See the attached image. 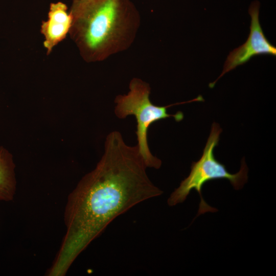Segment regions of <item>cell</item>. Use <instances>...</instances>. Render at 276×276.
I'll return each instance as SVG.
<instances>
[{
    "instance_id": "8992f818",
    "label": "cell",
    "mask_w": 276,
    "mask_h": 276,
    "mask_svg": "<svg viewBox=\"0 0 276 276\" xmlns=\"http://www.w3.org/2000/svg\"><path fill=\"white\" fill-rule=\"evenodd\" d=\"M67 10L66 5L61 2L51 3L48 19L42 22L40 31L44 38L43 46L48 55L69 33L72 24V17Z\"/></svg>"
},
{
    "instance_id": "7a4b0ae2",
    "label": "cell",
    "mask_w": 276,
    "mask_h": 276,
    "mask_svg": "<svg viewBox=\"0 0 276 276\" xmlns=\"http://www.w3.org/2000/svg\"><path fill=\"white\" fill-rule=\"evenodd\" d=\"M69 34L87 62L106 60L127 50L141 18L131 0H73Z\"/></svg>"
},
{
    "instance_id": "277c9868",
    "label": "cell",
    "mask_w": 276,
    "mask_h": 276,
    "mask_svg": "<svg viewBox=\"0 0 276 276\" xmlns=\"http://www.w3.org/2000/svg\"><path fill=\"white\" fill-rule=\"evenodd\" d=\"M129 88L127 94L116 97L115 114L119 119H124L129 115L135 117L136 146L139 153L147 168L159 169L162 161L152 154L148 147V128L153 123L171 117L176 121H180L183 119V115L181 112L175 114H169L167 108L171 105L158 106L153 104L149 99L150 85L141 79L133 78L129 83Z\"/></svg>"
},
{
    "instance_id": "6da1fadb",
    "label": "cell",
    "mask_w": 276,
    "mask_h": 276,
    "mask_svg": "<svg viewBox=\"0 0 276 276\" xmlns=\"http://www.w3.org/2000/svg\"><path fill=\"white\" fill-rule=\"evenodd\" d=\"M137 146L127 145L121 133L107 136L104 152L95 168L68 196L66 232L49 276H64L86 247L118 216L163 192L149 179Z\"/></svg>"
},
{
    "instance_id": "5b68a950",
    "label": "cell",
    "mask_w": 276,
    "mask_h": 276,
    "mask_svg": "<svg viewBox=\"0 0 276 276\" xmlns=\"http://www.w3.org/2000/svg\"><path fill=\"white\" fill-rule=\"evenodd\" d=\"M259 8L258 1L251 3L248 10L251 17L250 33L247 40L229 53L221 74L215 81L210 84V87H213L217 81L225 74L246 63L254 56L263 54L276 56V48L267 40L260 24Z\"/></svg>"
},
{
    "instance_id": "52a82bcc",
    "label": "cell",
    "mask_w": 276,
    "mask_h": 276,
    "mask_svg": "<svg viewBox=\"0 0 276 276\" xmlns=\"http://www.w3.org/2000/svg\"><path fill=\"white\" fill-rule=\"evenodd\" d=\"M15 165L9 152L0 146V201L13 199L16 191Z\"/></svg>"
},
{
    "instance_id": "3957f363",
    "label": "cell",
    "mask_w": 276,
    "mask_h": 276,
    "mask_svg": "<svg viewBox=\"0 0 276 276\" xmlns=\"http://www.w3.org/2000/svg\"><path fill=\"white\" fill-rule=\"evenodd\" d=\"M221 131L219 125L214 122L201 158L197 162L192 163L190 174L181 181L179 186L168 198L169 205L173 206L182 202L191 190L195 189L200 198L197 216L209 212H216L218 210L208 205L202 197V188L206 182L215 179H226L235 189L239 190L247 182L248 168L244 158L242 160L239 171L235 174L228 172L226 167L215 158L214 150L218 144Z\"/></svg>"
}]
</instances>
